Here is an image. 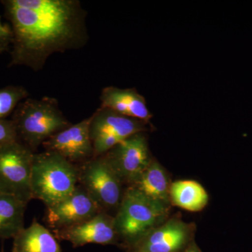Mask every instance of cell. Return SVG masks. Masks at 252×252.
<instances>
[{
	"mask_svg": "<svg viewBox=\"0 0 252 252\" xmlns=\"http://www.w3.org/2000/svg\"><path fill=\"white\" fill-rule=\"evenodd\" d=\"M129 187L148 198L167 205L170 198L168 179L161 165L152 160L137 180Z\"/></svg>",
	"mask_w": 252,
	"mask_h": 252,
	"instance_id": "cell-15",
	"label": "cell"
},
{
	"mask_svg": "<svg viewBox=\"0 0 252 252\" xmlns=\"http://www.w3.org/2000/svg\"><path fill=\"white\" fill-rule=\"evenodd\" d=\"M52 232L59 241L69 242L74 248L88 244L113 245L119 239L114 217L105 212H99L79 224Z\"/></svg>",
	"mask_w": 252,
	"mask_h": 252,
	"instance_id": "cell-10",
	"label": "cell"
},
{
	"mask_svg": "<svg viewBox=\"0 0 252 252\" xmlns=\"http://www.w3.org/2000/svg\"><path fill=\"white\" fill-rule=\"evenodd\" d=\"M189 237L187 225L172 220L157 229L151 230L129 248V252H176L185 246Z\"/></svg>",
	"mask_w": 252,
	"mask_h": 252,
	"instance_id": "cell-12",
	"label": "cell"
},
{
	"mask_svg": "<svg viewBox=\"0 0 252 252\" xmlns=\"http://www.w3.org/2000/svg\"><path fill=\"white\" fill-rule=\"evenodd\" d=\"M170 197L176 206L190 212L200 211L208 202V194L203 186L191 180L174 182L170 186Z\"/></svg>",
	"mask_w": 252,
	"mask_h": 252,
	"instance_id": "cell-17",
	"label": "cell"
},
{
	"mask_svg": "<svg viewBox=\"0 0 252 252\" xmlns=\"http://www.w3.org/2000/svg\"><path fill=\"white\" fill-rule=\"evenodd\" d=\"M17 140V134L11 119H0V146Z\"/></svg>",
	"mask_w": 252,
	"mask_h": 252,
	"instance_id": "cell-19",
	"label": "cell"
},
{
	"mask_svg": "<svg viewBox=\"0 0 252 252\" xmlns=\"http://www.w3.org/2000/svg\"><path fill=\"white\" fill-rule=\"evenodd\" d=\"M13 37L14 34L11 26L1 23L0 17V54L11 51Z\"/></svg>",
	"mask_w": 252,
	"mask_h": 252,
	"instance_id": "cell-20",
	"label": "cell"
},
{
	"mask_svg": "<svg viewBox=\"0 0 252 252\" xmlns=\"http://www.w3.org/2000/svg\"><path fill=\"white\" fill-rule=\"evenodd\" d=\"M28 203L14 195L0 191V238H14L25 228Z\"/></svg>",
	"mask_w": 252,
	"mask_h": 252,
	"instance_id": "cell-16",
	"label": "cell"
},
{
	"mask_svg": "<svg viewBox=\"0 0 252 252\" xmlns=\"http://www.w3.org/2000/svg\"><path fill=\"white\" fill-rule=\"evenodd\" d=\"M79 185L94 199L102 211L118 207L122 202V181L103 156L94 157L80 165Z\"/></svg>",
	"mask_w": 252,
	"mask_h": 252,
	"instance_id": "cell-6",
	"label": "cell"
},
{
	"mask_svg": "<svg viewBox=\"0 0 252 252\" xmlns=\"http://www.w3.org/2000/svg\"><path fill=\"white\" fill-rule=\"evenodd\" d=\"M1 252H4V248H3V246L2 248H1Z\"/></svg>",
	"mask_w": 252,
	"mask_h": 252,
	"instance_id": "cell-22",
	"label": "cell"
},
{
	"mask_svg": "<svg viewBox=\"0 0 252 252\" xmlns=\"http://www.w3.org/2000/svg\"><path fill=\"white\" fill-rule=\"evenodd\" d=\"M101 212L104 211L85 189L78 185L70 195L46 207L43 220L52 230L64 229L90 220Z\"/></svg>",
	"mask_w": 252,
	"mask_h": 252,
	"instance_id": "cell-8",
	"label": "cell"
},
{
	"mask_svg": "<svg viewBox=\"0 0 252 252\" xmlns=\"http://www.w3.org/2000/svg\"><path fill=\"white\" fill-rule=\"evenodd\" d=\"M91 117L52 136L42 144L45 151L54 152L76 165H80L94 157L90 135Z\"/></svg>",
	"mask_w": 252,
	"mask_h": 252,
	"instance_id": "cell-9",
	"label": "cell"
},
{
	"mask_svg": "<svg viewBox=\"0 0 252 252\" xmlns=\"http://www.w3.org/2000/svg\"><path fill=\"white\" fill-rule=\"evenodd\" d=\"M122 182L133 183L152 161L144 132L127 137L103 154Z\"/></svg>",
	"mask_w": 252,
	"mask_h": 252,
	"instance_id": "cell-7",
	"label": "cell"
},
{
	"mask_svg": "<svg viewBox=\"0 0 252 252\" xmlns=\"http://www.w3.org/2000/svg\"><path fill=\"white\" fill-rule=\"evenodd\" d=\"M34 152L19 141L0 146V191L29 203Z\"/></svg>",
	"mask_w": 252,
	"mask_h": 252,
	"instance_id": "cell-5",
	"label": "cell"
},
{
	"mask_svg": "<svg viewBox=\"0 0 252 252\" xmlns=\"http://www.w3.org/2000/svg\"><path fill=\"white\" fill-rule=\"evenodd\" d=\"M167 211V205L128 187L114 217L119 238L130 248L148 233Z\"/></svg>",
	"mask_w": 252,
	"mask_h": 252,
	"instance_id": "cell-4",
	"label": "cell"
},
{
	"mask_svg": "<svg viewBox=\"0 0 252 252\" xmlns=\"http://www.w3.org/2000/svg\"><path fill=\"white\" fill-rule=\"evenodd\" d=\"M12 252H62L59 240L52 231L34 218L14 238Z\"/></svg>",
	"mask_w": 252,
	"mask_h": 252,
	"instance_id": "cell-14",
	"label": "cell"
},
{
	"mask_svg": "<svg viewBox=\"0 0 252 252\" xmlns=\"http://www.w3.org/2000/svg\"><path fill=\"white\" fill-rule=\"evenodd\" d=\"M132 118L126 117L115 111L99 107L91 117V140L105 135H114L123 140L147 130V124Z\"/></svg>",
	"mask_w": 252,
	"mask_h": 252,
	"instance_id": "cell-11",
	"label": "cell"
},
{
	"mask_svg": "<svg viewBox=\"0 0 252 252\" xmlns=\"http://www.w3.org/2000/svg\"><path fill=\"white\" fill-rule=\"evenodd\" d=\"M187 252H200L198 250H197L196 249H190Z\"/></svg>",
	"mask_w": 252,
	"mask_h": 252,
	"instance_id": "cell-21",
	"label": "cell"
},
{
	"mask_svg": "<svg viewBox=\"0 0 252 252\" xmlns=\"http://www.w3.org/2000/svg\"><path fill=\"white\" fill-rule=\"evenodd\" d=\"M29 94L21 86H8L0 89V119L14 113L18 104L28 98Z\"/></svg>",
	"mask_w": 252,
	"mask_h": 252,
	"instance_id": "cell-18",
	"label": "cell"
},
{
	"mask_svg": "<svg viewBox=\"0 0 252 252\" xmlns=\"http://www.w3.org/2000/svg\"><path fill=\"white\" fill-rule=\"evenodd\" d=\"M99 100L101 107L112 109L126 117L147 123L153 117L145 97L135 88L119 89L107 86L102 89Z\"/></svg>",
	"mask_w": 252,
	"mask_h": 252,
	"instance_id": "cell-13",
	"label": "cell"
},
{
	"mask_svg": "<svg viewBox=\"0 0 252 252\" xmlns=\"http://www.w3.org/2000/svg\"><path fill=\"white\" fill-rule=\"evenodd\" d=\"M12 28L9 67L40 71L56 53L84 47L89 41L87 12L79 0H3Z\"/></svg>",
	"mask_w": 252,
	"mask_h": 252,
	"instance_id": "cell-1",
	"label": "cell"
},
{
	"mask_svg": "<svg viewBox=\"0 0 252 252\" xmlns=\"http://www.w3.org/2000/svg\"><path fill=\"white\" fill-rule=\"evenodd\" d=\"M79 185V168L54 152L44 151L33 158L32 198L52 206L70 195Z\"/></svg>",
	"mask_w": 252,
	"mask_h": 252,
	"instance_id": "cell-3",
	"label": "cell"
},
{
	"mask_svg": "<svg viewBox=\"0 0 252 252\" xmlns=\"http://www.w3.org/2000/svg\"><path fill=\"white\" fill-rule=\"evenodd\" d=\"M18 140L36 153L43 143L72 125L60 109L55 97L27 98L12 114Z\"/></svg>",
	"mask_w": 252,
	"mask_h": 252,
	"instance_id": "cell-2",
	"label": "cell"
}]
</instances>
